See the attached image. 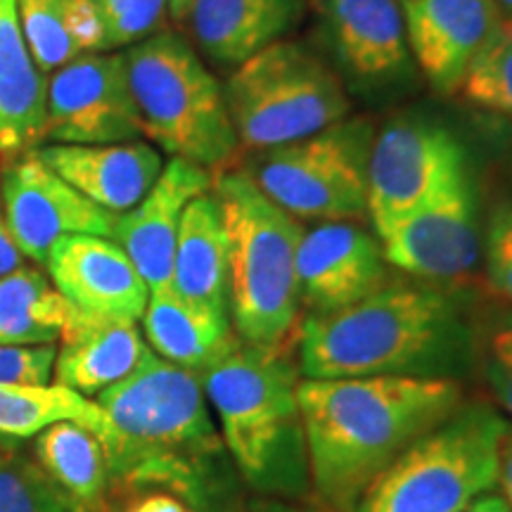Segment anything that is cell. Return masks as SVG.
<instances>
[{"mask_svg":"<svg viewBox=\"0 0 512 512\" xmlns=\"http://www.w3.org/2000/svg\"><path fill=\"white\" fill-rule=\"evenodd\" d=\"M124 55L143 136L209 171L233 162L240 140L226 93L190 41L162 29Z\"/></svg>","mask_w":512,"mask_h":512,"instance_id":"8992f818","label":"cell"},{"mask_svg":"<svg viewBox=\"0 0 512 512\" xmlns=\"http://www.w3.org/2000/svg\"><path fill=\"white\" fill-rule=\"evenodd\" d=\"M152 354L136 320L100 318L69 304L55 356V380L81 396H98Z\"/></svg>","mask_w":512,"mask_h":512,"instance_id":"ffe728a7","label":"cell"},{"mask_svg":"<svg viewBox=\"0 0 512 512\" xmlns=\"http://www.w3.org/2000/svg\"><path fill=\"white\" fill-rule=\"evenodd\" d=\"M486 380L503 411L512 418V320L498 328L486 347Z\"/></svg>","mask_w":512,"mask_h":512,"instance_id":"e575fe53","label":"cell"},{"mask_svg":"<svg viewBox=\"0 0 512 512\" xmlns=\"http://www.w3.org/2000/svg\"><path fill=\"white\" fill-rule=\"evenodd\" d=\"M143 138L126 55L86 53L53 72L41 145H110Z\"/></svg>","mask_w":512,"mask_h":512,"instance_id":"8fae6325","label":"cell"},{"mask_svg":"<svg viewBox=\"0 0 512 512\" xmlns=\"http://www.w3.org/2000/svg\"><path fill=\"white\" fill-rule=\"evenodd\" d=\"M387 264L427 283H458L477 268V192L463 169L380 235Z\"/></svg>","mask_w":512,"mask_h":512,"instance_id":"7c38bea8","label":"cell"},{"mask_svg":"<svg viewBox=\"0 0 512 512\" xmlns=\"http://www.w3.org/2000/svg\"><path fill=\"white\" fill-rule=\"evenodd\" d=\"M311 3H313V5H318V3H320V0H311Z\"/></svg>","mask_w":512,"mask_h":512,"instance_id":"7bdbcfd3","label":"cell"},{"mask_svg":"<svg viewBox=\"0 0 512 512\" xmlns=\"http://www.w3.org/2000/svg\"><path fill=\"white\" fill-rule=\"evenodd\" d=\"M320 29L342 74L358 88H387L411 69L401 0H320Z\"/></svg>","mask_w":512,"mask_h":512,"instance_id":"9a60e30c","label":"cell"},{"mask_svg":"<svg viewBox=\"0 0 512 512\" xmlns=\"http://www.w3.org/2000/svg\"><path fill=\"white\" fill-rule=\"evenodd\" d=\"M95 403L107 415L100 444L110 479L169 486L211 510L226 446L200 375L150 354Z\"/></svg>","mask_w":512,"mask_h":512,"instance_id":"3957f363","label":"cell"},{"mask_svg":"<svg viewBox=\"0 0 512 512\" xmlns=\"http://www.w3.org/2000/svg\"><path fill=\"white\" fill-rule=\"evenodd\" d=\"M498 484L503 489V498L512 512V427H508L501 441V458H498Z\"/></svg>","mask_w":512,"mask_h":512,"instance_id":"8d00e7d4","label":"cell"},{"mask_svg":"<svg viewBox=\"0 0 512 512\" xmlns=\"http://www.w3.org/2000/svg\"><path fill=\"white\" fill-rule=\"evenodd\" d=\"M299 302L332 313L387 285V259L377 235L358 221H325L304 230L297 252Z\"/></svg>","mask_w":512,"mask_h":512,"instance_id":"5bb4252c","label":"cell"},{"mask_svg":"<svg viewBox=\"0 0 512 512\" xmlns=\"http://www.w3.org/2000/svg\"><path fill=\"white\" fill-rule=\"evenodd\" d=\"M401 8L411 57L441 95L460 91L503 19L496 0H401Z\"/></svg>","mask_w":512,"mask_h":512,"instance_id":"2e32d148","label":"cell"},{"mask_svg":"<svg viewBox=\"0 0 512 512\" xmlns=\"http://www.w3.org/2000/svg\"><path fill=\"white\" fill-rule=\"evenodd\" d=\"M0 174H3V159H0Z\"/></svg>","mask_w":512,"mask_h":512,"instance_id":"b9f144b4","label":"cell"},{"mask_svg":"<svg viewBox=\"0 0 512 512\" xmlns=\"http://www.w3.org/2000/svg\"><path fill=\"white\" fill-rule=\"evenodd\" d=\"M486 278L491 290L512 304V202H501L491 214L484 238Z\"/></svg>","mask_w":512,"mask_h":512,"instance_id":"d6a6232c","label":"cell"},{"mask_svg":"<svg viewBox=\"0 0 512 512\" xmlns=\"http://www.w3.org/2000/svg\"><path fill=\"white\" fill-rule=\"evenodd\" d=\"M470 332L453 297L434 285H382L361 302L309 313L297 332L306 380L446 377L463 370Z\"/></svg>","mask_w":512,"mask_h":512,"instance_id":"7a4b0ae2","label":"cell"},{"mask_svg":"<svg viewBox=\"0 0 512 512\" xmlns=\"http://www.w3.org/2000/svg\"><path fill=\"white\" fill-rule=\"evenodd\" d=\"M93 3H100V0H93Z\"/></svg>","mask_w":512,"mask_h":512,"instance_id":"ee69618b","label":"cell"},{"mask_svg":"<svg viewBox=\"0 0 512 512\" xmlns=\"http://www.w3.org/2000/svg\"><path fill=\"white\" fill-rule=\"evenodd\" d=\"M48 79L24 41L15 0H0V159L3 166L41 145Z\"/></svg>","mask_w":512,"mask_h":512,"instance_id":"7402d4cb","label":"cell"},{"mask_svg":"<svg viewBox=\"0 0 512 512\" xmlns=\"http://www.w3.org/2000/svg\"><path fill=\"white\" fill-rule=\"evenodd\" d=\"M76 422L95 437L107 434V415L95 401L60 384H0V434L3 437H36L55 422Z\"/></svg>","mask_w":512,"mask_h":512,"instance_id":"83f0119b","label":"cell"},{"mask_svg":"<svg viewBox=\"0 0 512 512\" xmlns=\"http://www.w3.org/2000/svg\"><path fill=\"white\" fill-rule=\"evenodd\" d=\"M67 313L69 302L38 268L22 266L0 278V347L53 344Z\"/></svg>","mask_w":512,"mask_h":512,"instance_id":"4316f807","label":"cell"},{"mask_svg":"<svg viewBox=\"0 0 512 512\" xmlns=\"http://www.w3.org/2000/svg\"><path fill=\"white\" fill-rule=\"evenodd\" d=\"M143 332L159 358L195 375L207 373L240 344L226 311L190 302L174 287L150 292Z\"/></svg>","mask_w":512,"mask_h":512,"instance_id":"44dd1931","label":"cell"},{"mask_svg":"<svg viewBox=\"0 0 512 512\" xmlns=\"http://www.w3.org/2000/svg\"><path fill=\"white\" fill-rule=\"evenodd\" d=\"M498 8H501V12H505L512 19V0H496Z\"/></svg>","mask_w":512,"mask_h":512,"instance_id":"60d3db41","label":"cell"},{"mask_svg":"<svg viewBox=\"0 0 512 512\" xmlns=\"http://www.w3.org/2000/svg\"><path fill=\"white\" fill-rule=\"evenodd\" d=\"M297 396L311 484L335 510H354L384 467L463 401L456 380L408 375L302 380Z\"/></svg>","mask_w":512,"mask_h":512,"instance_id":"6da1fadb","label":"cell"},{"mask_svg":"<svg viewBox=\"0 0 512 512\" xmlns=\"http://www.w3.org/2000/svg\"><path fill=\"white\" fill-rule=\"evenodd\" d=\"M299 0H192L197 48L221 67H240L297 22Z\"/></svg>","mask_w":512,"mask_h":512,"instance_id":"603a6c76","label":"cell"},{"mask_svg":"<svg viewBox=\"0 0 512 512\" xmlns=\"http://www.w3.org/2000/svg\"><path fill=\"white\" fill-rule=\"evenodd\" d=\"M373 140L368 119L347 117L316 136L256 152L245 174L297 221H361Z\"/></svg>","mask_w":512,"mask_h":512,"instance_id":"9c48e42d","label":"cell"},{"mask_svg":"<svg viewBox=\"0 0 512 512\" xmlns=\"http://www.w3.org/2000/svg\"><path fill=\"white\" fill-rule=\"evenodd\" d=\"M105 53L131 48L162 31L169 0H100Z\"/></svg>","mask_w":512,"mask_h":512,"instance_id":"f546056e","label":"cell"},{"mask_svg":"<svg viewBox=\"0 0 512 512\" xmlns=\"http://www.w3.org/2000/svg\"><path fill=\"white\" fill-rule=\"evenodd\" d=\"M0 512H67L31 460L0 463Z\"/></svg>","mask_w":512,"mask_h":512,"instance_id":"4dcf8cb0","label":"cell"},{"mask_svg":"<svg viewBox=\"0 0 512 512\" xmlns=\"http://www.w3.org/2000/svg\"><path fill=\"white\" fill-rule=\"evenodd\" d=\"M200 380L219 418L223 446L245 482L266 494L306 491L311 472L297 396V342H240Z\"/></svg>","mask_w":512,"mask_h":512,"instance_id":"277c9868","label":"cell"},{"mask_svg":"<svg viewBox=\"0 0 512 512\" xmlns=\"http://www.w3.org/2000/svg\"><path fill=\"white\" fill-rule=\"evenodd\" d=\"M508 427L489 406H460L384 467L351 512H463L498 484Z\"/></svg>","mask_w":512,"mask_h":512,"instance_id":"52a82bcc","label":"cell"},{"mask_svg":"<svg viewBox=\"0 0 512 512\" xmlns=\"http://www.w3.org/2000/svg\"><path fill=\"white\" fill-rule=\"evenodd\" d=\"M24 259H27V256H24L22 249L17 247V242L12 238L8 228V221H5L3 216V209H0V278L17 271V268H22Z\"/></svg>","mask_w":512,"mask_h":512,"instance_id":"d590c367","label":"cell"},{"mask_svg":"<svg viewBox=\"0 0 512 512\" xmlns=\"http://www.w3.org/2000/svg\"><path fill=\"white\" fill-rule=\"evenodd\" d=\"M211 188L214 176L209 169L171 157L143 200L117 216L112 240L128 254L150 292L171 287L183 211Z\"/></svg>","mask_w":512,"mask_h":512,"instance_id":"ac0fdd59","label":"cell"},{"mask_svg":"<svg viewBox=\"0 0 512 512\" xmlns=\"http://www.w3.org/2000/svg\"><path fill=\"white\" fill-rule=\"evenodd\" d=\"M463 169L465 147L439 121L399 117L382 126L368 159V219L377 238Z\"/></svg>","mask_w":512,"mask_h":512,"instance_id":"30bf717a","label":"cell"},{"mask_svg":"<svg viewBox=\"0 0 512 512\" xmlns=\"http://www.w3.org/2000/svg\"><path fill=\"white\" fill-rule=\"evenodd\" d=\"M463 512H510L508 503H505L503 496L496 494H484L479 496L475 503H470Z\"/></svg>","mask_w":512,"mask_h":512,"instance_id":"74e56055","label":"cell"},{"mask_svg":"<svg viewBox=\"0 0 512 512\" xmlns=\"http://www.w3.org/2000/svg\"><path fill=\"white\" fill-rule=\"evenodd\" d=\"M83 512H204L181 491L159 484H133L110 479L105 496Z\"/></svg>","mask_w":512,"mask_h":512,"instance_id":"1f68e13d","label":"cell"},{"mask_svg":"<svg viewBox=\"0 0 512 512\" xmlns=\"http://www.w3.org/2000/svg\"><path fill=\"white\" fill-rule=\"evenodd\" d=\"M31 60L43 74L86 53H105V29L93 0H15Z\"/></svg>","mask_w":512,"mask_h":512,"instance_id":"484cf974","label":"cell"},{"mask_svg":"<svg viewBox=\"0 0 512 512\" xmlns=\"http://www.w3.org/2000/svg\"><path fill=\"white\" fill-rule=\"evenodd\" d=\"M55 344H24L0 347V384H29L43 387L55 370Z\"/></svg>","mask_w":512,"mask_h":512,"instance_id":"836d02e7","label":"cell"},{"mask_svg":"<svg viewBox=\"0 0 512 512\" xmlns=\"http://www.w3.org/2000/svg\"><path fill=\"white\" fill-rule=\"evenodd\" d=\"M34 155L83 197L110 214H126L162 174V155L143 140L110 145H38Z\"/></svg>","mask_w":512,"mask_h":512,"instance_id":"d6986e66","label":"cell"},{"mask_svg":"<svg viewBox=\"0 0 512 512\" xmlns=\"http://www.w3.org/2000/svg\"><path fill=\"white\" fill-rule=\"evenodd\" d=\"M465 100L475 107L512 119V19H501L486 46L467 69L463 86Z\"/></svg>","mask_w":512,"mask_h":512,"instance_id":"f1b7e54d","label":"cell"},{"mask_svg":"<svg viewBox=\"0 0 512 512\" xmlns=\"http://www.w3.org/2000/svg\"><path fill=\"white\" fill-rule=\"evenodd\" d=\"M247 512H320V510L306 508V505L283 503V501H266V503L252 505V508H249Z\"/></svg>","mask_w":512,"mask_h":512,"instance_id":"f35d334b","label":"cell"},{"mask_svg":"<svg viewBox=\"0 0 512 512\" xmlns=\"http://www.w3.org/2000/svg\"><path fill=\"white\" fill-rule=\"evenodd\" d=\"M0 197L12 238L22 254L36 264H46L50 247L62 235L112 238L117 223V214L83 197L34 152L3 166Z\"/></svg>","mask_w":512,"mask_h":512,"instance_id":"4fadbf2b","label":"cell"},{"mask_svg":"<svg viewBox=\"0 0 512 512\" xmlns=\"http://www.w3.org/2000/svg\"><path fill=\"white\" fill-rule=\"evenodd\" d=\"M67 512L93 508L110 486L105 448L76 422H55L36 434L34 460Z\"/></svg>","mask_w":512,"mask_h":512,"instance_id":"d4e9b609","label":"cell"},{"mask_svg":"<svg viewBox=\"0 0 512 512\" xmlns=\"http://www.w3.org/2000/svg\"><path fill=\"white\" fill-rule=\"evenodd\" d=\"M46 268L55 290L79 311L100 318H143L150 287L112 238L62 235L50 247Z\"/></svg>","mask_w":512,"mask_h":512,"instance_id":"e0dca14e","label":"cell"},{"mask_svg":"<svg viewBox=\"0 0 512 512\" xmlns=\"http://www.w3.org/2000/svg\"><path fill=\"white\" fill-rule=\"evenodd\" d=\"M223 93L249 152L316 136L351 110L342 76L297 41H275L249 57L228 76Z\"/></svg>","mask_w":512,"mask_h":512,"instance_id":"ba28073f","label":"cell"},{"mask_svg":"<svg viewBox=\"0 0 512 512\" xmlns=\"http://www.w3.org/2000/svg\"><path fill=\"white\" fill-rule=\"evenodd\" d=\"M211 190L228 235V316L235 335L254 347L297 342L304 226L268 200L245 171H226Z\"/></svg>","mask_w":512,"mask_h":512,"instance_id":"5b68a950","label":"cell"},{"mask_svg":"<svg viewBox=\"0 0 512 512\" xmlns=\"http://www.w3.org/2000/svg\"><path fill=\"white\" fill-rule=\"evenodd\" d=\"M192 0H169V15L176 19V22H185L188 19Z\"/></svg>","mask_w":512,"mask_h":512,"instance_id":"ab89813d","label":"cell"},{"mask_svg":"<svg viewBox=\"0 0 512 512\" xmlns=\"http://www.w3.org/2000/svg\"><path fill=\"white\" fill-rule=\"evenodd\" d=\"M171 287L190 302L228 313V235L214 190L183 211Z\"/></svg>","mask_w":512,"mask_h":512,"instance_id":"cb8c5ba5","label":"cell"}]
</instances>
